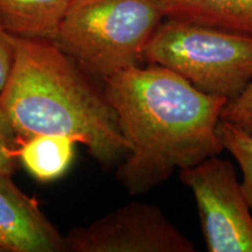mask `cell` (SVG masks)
<instances>
[{
    "label": "cell",
    "instance_id": "8fae6325",
    "mask_svg": "<svg viewBox=\"0 0 252 252\" xmlns=\"http://www.w3.org/2000/svg\"><path fill=\"white\" fill-rule=\"evenodd\" d=\"M216 132L223 150H226L235 158L243 172L241 185L252 210V134L222 119L217 123Z\"/></svg>",
    "mask_w": 252,
    "mask_h": 252
},
{
    "label": "cell",
    "instance_id": "ba28073f",
    "mask_svg": "<svg viewBox=\"0 0 252 252\" xmlns=\"http://www.w3.org/2000/svg\"><path fill=\"white\" fill-rule=\"evenodd\" d=\"M165 18L252 36V0H157Z\"/></svg>",
    "mask_w": 252,
    "mask_h": 252
},
{
    "label": "cell",
    "instance_id": "7c38bea8",
    "mask_svg": "<svg viewBox=\"0 0 252 252\" xmlns=\"http://www.w3.org/2000/svg\"><path fill=\"white\" fill-rule=\"evenodd\" d=\"M220 119L252 134V82L234 98L228 99Z\"/></svg>",
    "mask_w": 252,
    "mask_h": 252
},
{
    "label": "cell",
    "instance_id": "5b68a950",
    "mask_svg": "<svg viewBox=\"0 0 252 252\" xmlns=\"http://www.w3.org/2000/svg\"><path fill=\"white\" fill-rule=\"evenodd\" d=\"M197 204L209 252H252V210L229 160L210 157L180 171Z\"/></svg>",
    "mask_w": 252,
    "mask_h": 252
},
{
    "label": "cell",
    "instance_id": "52a82bcc",
    "mask_svg": "<svg viewBox=\"0 0 252 252\" xmlns=\"http://www.w3.org/2000/svg\"><path fill=\"white\" fill-rule=\"evenodd\" d=\"M11 174L0 173V252H63L64 236Z\"/></svg>",
    "mask_w": 252,
    "mask_h": 252
},
{
    "label": "cell",
    "instance_id": "6da1fadb",
    "mask_svg": "<svg viewBox=\"0 0 252 252\" xmlns=\"http://www.w3.org/2000/svg\"><path fill=\"white\" fill-rule=\"evenodd\" d=\"M128 153L117 180L141 195L185 169L222 153L217 123L228 99L204 94L159 64L134 65L103 81Z\"/></svg>",
    "mask_w": 252,
    "mask_h": 252
},
{
    "label": "cell",
    "instance_id": "5bb4252c",
    "mask_svg": "<svg viewBox=\"0 0 252 252\" xmlns=\"http://www.w3.org/2000/svg\"><path fill=\"white\" fill-rule=\"evenodd\" d=\"M14 61V46L11 34L0 27V91L5 87Z\"/></svg>",
    "mask_w": 252,
    "mask_h": 252
},
{
    "label": "cell",
    "instance_id": "4fadbf2b",
    "mask_svg": "<svg viewBox=\"0 0 252 252\" xmlns=\"http://www.w3.org/2000/svg\"><path fill=\"white\" fill-rule=\"evenodd\" d=\"M18 147L13 128L0 106V173L13 174L17 167Z\"/></svg>",
    "mask_w": 252,
    "mask_h": 252
},
{
    "label": "cell",
    "instance_id": "3957f363",
    "mask_svg": "<svg viewBox=\"0 0 252 252\" xmlns=\"http://www.w3.org/2000/svg\"><path fill=\"white\" fill-rule=\"evenodd\" d=\"M163 19L157 0H70L53 42L104 81L143 62Z\"/></svg>",
    "mask_w": 252,
    "mask_h": 252
},
{
    "label": "cell",
    "instance_id": "7a4b0ae2",
    "mask_svg": "<svg viewBox=\"0 0 252 252\" xmlns=\"http://www.w3.org/2000/svg\"><path fill=\"white\" fill-rule=\"evenodd\" d=\"M14 61L0 106L18 146L41 134L70 137L103 167L119 165L127 141L103 89L53 41L12 35Z\"/></svg>",
    "mask_w": 252,
    "mask_h": 252
},
{
    "label": "cell",
    "instance_id": "277c9868",
    "mask_svg": "<svg viewBox=\"0 0 252 252\" xmlns=\"http://www.w3.org/2000/svg\"><path fill=\"white\" fill-rule=\"evenodd\" d=\"M143 62L168 68L204 94L231 99L252 82V36L165 18Z\"/></svg>",
    "mask_w": 252,
    "mask_h": 252
},
{
    "label": "cell",
    "instance_id": "9c48e42d",
    "mask_svg": "<svg viewBox=\"0 0 252 252\" xmlns=\"http://www.w3.org/2000/svg\"><path fill=\"white\" fill-rule=\"evenodd\" d=\"M70 0H0V27L25 39L54 41Z\"/></svg>",
    "mask_w": 252,
    "mask_h": 252
},
{
    "label": "cell",
    "instance_id": "8992f818",
    "mask_svg": "<svg viewBox=\"0 0 252 252\" xmlns=\"http://www.w3.org/2000/svg\"><path fill=\"white\" fill-rule=\"evenodd\" d=\"M69 252H194L195 248L153 204L132 202L64 236Z\"/></svg>",
    "mask_w": 252,
    "mask_h": 252
},
{
    "label": "cell",
    "instance_id": "30bf717a",
    "mask_svg": "<svg viewBox=\"0 0 252 252\" xmlns=\"http://www.w3.org/2000/svg\"><path fill=\"white\" fill-rule=\"evenodd\" d=\"M75 141L59 134H41L19 145L17 156L25 169L40 182H53L67 173L75 156Z\"/></svg>",
    "mask_w": 252,
    "mask_h": 252
}]
</instances>
